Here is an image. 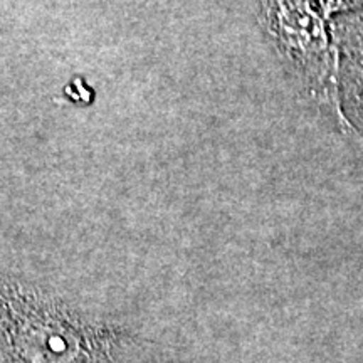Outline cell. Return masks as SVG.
Here are the masks:
<instances>
[{
	"instance_id": "6da1fadb",
	"label": "cell",
	"mask_w": 363,
	"mask_h": 363,
	"mask_svg": "<svg viewBox=\"0 0 363 363\" xmlns=\"http://www.w3.org/2000/svg\"><path fill=\"white\" fill-rule=\"evenodd\" d=\"M261 24L284 65L315 99L337 108V49L315 0H259Z\"/></svg>"
},
{
	"instance_id": "7a4b0ae2",
	"label": "cell",
	"mask_w": 363,
	"mask_h": 363,
	"mask_svg": "<svg viewBox=\"0 0 363 363\" xmlns=\"http://www.w3.org/2000/svg\"><path fill=\"white\" fill-rule=\"evenodd\" d=\"M343 38L347 40V52L352 59V72L363 74V12L353 17L347 26V35Z\"/></svg>"
},
{
	"instance_id": "3957f363",
	"label": "cell",
	"mask_w": 363,
	"mask_h": 363,
	"mask_svg": "<svg viewBox=\"0 0 363 363\" xmlns=\"http://www.w3.org/2000/svg\"><path fill=\"white\" fill-rule=\"evenodd\" d=\"M355 78L352 79V98L355 101L358 111L363 113V74H358V72H352Z\"/></svg>"
}]
</instances>
